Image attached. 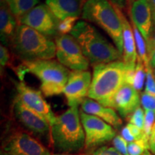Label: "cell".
Here are the masks:
<instances>
[{
  "instance_id": "d4e9b609",
  "label": "cell",
  "mask_w": 155,
  "mask_h": 155,
  "mask_svg": "<svg viewBox=\"0 0 155 155\" xmlns=\"http://www.w3.org/2000/svg\"><path fill=\"white\" fill-rule=\"evenodd\" d=\"M147 76L144 92L155 97V77L150 65L146 68Z\"/></svg>"
},
{
  "instance_id": "5bb4252c",
  "label": "cell",
  "mask_w": 155,
  "mask_h": 155,
  "mask_svg": "<svg viewBox=\"0 0 155 155\" xmlns=\"http://www.w3.org/2000/svg\"><path fill=\"white\" fill-rule=\"evenodd\" d=\"M141 96L131 85L125 83L118 91L114 98V108L123 118L129 119L131 114L140 106Z\"/></svg>"
},
{
  "instance_id": "484cf974",
  "label": "cell",
  "mask_w": 155,
  "mask_h": 155,
  "mask_svg": "<svg viewBox=\"0 0 155 155\" xmlns=\"http://www.w3.org/2000/svg\"><path fill=\"white\" fill-rule=\"evenodd\" d=\"M12 56L9 53L8 48L6 47L4 45L1 44L0 45V65H1V71L2 68L6 66L12 68Z\"/></svg>"
},
{
  "instance_id": "277c9868",
  "label": "cell",
  "mask_w": 155,
  "mask_h": 155,
  "mask_svg": "<svg viewBox=\"0 0 155 155\" xmlns=\"http://www.w3.org/2000/svg\"><path fill=\"white\" fill-rule=\"evenodd\" d=\"M9 47L22 61L53 60L56 57L55 42L27 25L19 24Z\"/></svg>"
},
{
  "instance_id": "44dd1931",
  "label": "cell",
  "mask_w": 155,
  "mask_h": 155,
  "mask_svg": "<svg viewBox=\"0 0 155 155\" xmlns=\"http://www.w3.org/2000/svg\"><path fill=\"white\" fill-rule=\"evenodd\" d=\"M17 21L38 5L40 0H5Z\"/></svg>"
},
{
  "instance_id": "7c38bea8",
  "label": "cell",
  "mask_w": 155,
  "mask_h": 155,
  "mask_svg": "<svg viewBox=\"0 0 155 155\" xmlns=\"http://www.w3.org/2000/svg\"><path fill=\"white\" fill-rule=\"evenodd\" d=\"M4 151L17 155H50V151L28 133L15 131L4 145Z\"/></svg>"
},
{
  "instance_id": "5b68a950",
  "label": "cell",
  "mask_w": 155,
  "mask_h": 155,
  "mask_svg": "<svg viewBox=\"0 0 155 155\" xmlns=\"http://www.w3.org/2000/svg\"><path fill=\"white\" fill-rule=\"evenodd\" d=\"M85 139L78 106H71L56 116L50 127V140L61 152H78L85 147Z\"/></svg>"
},
{
  "instance_id": "836d02e7",
  "label": "cell",
  "mask_w": 155,
  "mask_h": 155,
  "mask_svg": "<svg viewBox=\"0 0 155 155\" xmlns=\"http://www.w3.org/2000/svg\"><path fill=\"white\" fill-rule=\"evenodd\" d=\"M150 5L152 15V29H155V0H150Z\"/></svg>"
},
{
  "instance_id": "2e32d148",
  "label": "cell",
  "mask_w": 155,
  "mask_h": 155,
  "mask_svg": "<svg viewBox=\"0 0 155 155\" xmlns=\"http://www.w3.org/2000/svg\"><path fill=\"white\" fill-rule=\"evenodd\" d=\"M130 18L147 41L153 28L150 0L134 2L130 5Z\"/></svg>"
},
{
  "instance_id": "83f0119b",
  "label": "cell",
  "mask_w": 155,
  "mask_h": 155,
  "mask_svg": "<svg viewBox=\"0 0 155 155\" xmlns=\"http://www.w3.org/2000/svg\"><path fill=\"white\" fill-rule=\"evenodd\" d=\"M144 132L147 137L150 138L153 126L155 123V112L152 111H144Z\"/></svg>"
},
{
  "instance_id": "ffe728a7",
  "label": "cell",
  "mask_w": 155,
  "mask_h": 155,
  "mask_svg": "<svg viewBox=\"0 0 155 155\" xmlns=\"http://www.w3.org/2000/svg\"><path fill=\"white\" fill-rule=\"evenodd\" d=\"M147 70L144 63L140 58H137L135 69L127 68L126 73V83L131 85L139 92L142 90L146 82Z\"/></svg>"
},
{
  "instance_id": "9c48e42d",
  "label": "cell",
  "mask_w": 155,
  "mask_h": 155,
  "mask_svg": "<svg viewBox=\"0 0 155 155\" xmlns=\"http://www.w3.org/2000/svg\"><path fill=\"white\" fill-rule=\"evenodd\" d=\"M19 24L27 25L49 38L59 35L60 20L45 4H40L22 17Z\"/></svg>"
},
{
  "instance_id": "f1b7e54d",
  "label": "cell",
  "mask_w": 155,
  "mask_h": 155,
  "mask_svg": "<svg viewBox=\"0 0 155 155\" xmlns=\"http://www.w3.org/2000/svg\"><path fill=\"white\" fill-rule=\"evenodd\" d=\"M128 144V141L121 135H116L113 139L114 147L123 155H129Z\"/></svg>"
},
{
  "instance_id": "ab89813d",
  "label": "cell",
  "mask_w": 155,
  "mask_h": 155,
  "mask_svg": "<svg viewBox=\"0 0 155 155\" xmlns=\"http://www.w3.org/2000/svg\"><path fill=\"white\" fill-rule=\"evenodd\" d=\"M154 77H155V68H154Z\"/></svg>"
},
{
  "instance_id": "1f68e13d",
  "label": "cell",
  "mask_w": 155,
  "mask_h": 155,
  "mask_svg": "<svg viewBox=\"0 0 155 155\" xmlns=\"http://www.w3.org/2000/svg\"><path fill=\"white\" fill-rule=\"evenodd\" d=\"M115 7L122 9H126L129 6V0H109Z\"/></svg>"
},
{
  "instance_id": "8d00e7d4",
  "label": "cell",
  "mask_w": 155,
  "mask_h": 155,
  "mask_svg": "<svg viewBox=\"0 0 155 155\" xmlns=\"http://www.w3.org/2000/svg\"><path fill=\"white\" fill-rule=\"evenodd\" d=\"M136 0H129V6H130L131 4H132L134 2H135Z\"/></svg>"
},
{
  "instance_id": "52a82bcc",
  "label": "cell",
  "mask_w": 155,
  "mask_h": 155,
  "mask_svg": "<svg viewBox=\"0 0 155 155\" xmlns=\"http://www.w3.org/2000/svg\"><path fill=\"white\" fill-rule=\"evenodd\" d=\"M56 58L68 69L83 71L88 69L90 62L83 54L81 46L71 35H59L55 38Z\"/></svg>"
},
{
  "instance_id": "7402d4cb",
  "label": "cell",
  "mask_w": 155,
  "mask_h": 155,
  "mask_svg": "<svg viewBox=\"0 0 155 155\" xmlns=\"http://www.w3.org/2000/svg\"><path fill=\"white\" fill-rule=\"evenodd\" d=\"M149 138L146 135L141 139L129 142L128 144V154L129 155H144L150 150Z\"/></svg>"
},
{
  "instance_id": "6da1fadb",
  "label": "cell",
  "mask_w": 155,
  "mask_h": 155,
  "mask_svg": "<svg viewBox=\"0 0 155 155\" xmlns=\"http://www.w3.org/2000/svg\"><path fill=\"white\" fill-rule=\"evenodd\" d=\"M71 35L78 42L93 66L122 61V55L116 46L86 21H78Z\"/></svg>"
},
{
  "instance_id": "d590c367",
  "label": "cell",
  "mask_w": 155,
  "mask_h": 155,
  "mask_svg": "<svg viewBox=\"0 0 155 155\" xmlns=\"http://www.w3.org/2000/svg\"><path fill=\"white\" fill-rule=\"evenodd\" d=\"M1 155H17V154H14V153L6 152V151L2 150V152H1Z\"/></svg>"
},
{
  "instance_id": "f546056e",
  "label": "cell",
  "mask_w": 155,
  "mask_h": 155,
  "mask_svg": "<svg viewBox=\"0 0 155 155\" xmlns=\"http://www.w3.org/2000/svg\"><path fill=\"white\" fill-rule=\"evenodd\" d=\"M84 155H123L119 151L112 147H101L94 150V152L88 154Z\"/></svg>"
},
{
  "instance_id": "e0dca14e",
  "label": "cell",
  "mask_w": 155,
  "mask_h": 155,
  "mask_svg": "<svg viewBox=\"0 0 155 155\" xmlns=\"http://www.w3.org/2000/svg\"><path fill=\"white\" fill-rule=\"evenodd\" d=\"M81 111L100 118L114 128L118 129L122 125V120L114 108L102 105L96 101L89 98H87L81 104Z\"/></svg>"
},
{
  "instance_id": "8992f818",
  "label": "cell",
  "mask_w": 155,
  "mask_h": 155,
  "mask_svg": "<svg viewBox=\"0 0 155 155\" xmlns=\"http://www.w3.org/2000/svg\"><path fill=\"white\" fill-rule=\"evenodd\" d=\"M82 19L102 29L123 53V28L116 7L109 0H84Z\"/></svg>"
},
{
  "instance_id": "3957f363",
  "label": "cell",
  "mask_w": 155,
  "mask_h": 155,
  "mask_svg": "<svg viewBox=\"0 0 155 155\" xmlns=\"http://www.w3.org/2000/svg\"><path fill=\"white\" fill-rule=\"evenodd\" d=\"M127 67L122 61L99 64L94 66L89 98L114 108V98L126 83Z\"/></svg>"
},
{
  "instance_id": "ac0fdd59",
  "label": "cell",
  "mask_w": 155,
  "mask_h": 155,
  "mask_svg": "<svg viewBox=\"0 0 155 155\" xmlns=\"http://www.w3.org/2000/svg\"><path fill=\"white\" fill-rule=\"evenodd\" d=\"M19 22L5 0L0 5V37L2 44L9 47L16 32Z\"/></svg>"
},
{
  "instance_id": "ba28073f",
  "label": "cell",
  "mask_w": 155,
  "mask_h": 155,
  "mask_svg": "<svg viewBox=\"0 0 155 155\" xmlns=\"http://www.w3.org/2000/svg\"><path fill=\"white\" fill-rule=\"evenodd\" d=\"M81 123L85 132V148L91 150L94 147L113 140L116 136L115 129L97 116L80 111Z\"/></svg>"
},
{
  "instance_id": "7a4b0ae2",
  "label": "cell",
  "mask_w": 155,
  "mask_h": 155,
  "mask_svg": "<svg viewBox=\"0 0 155 155\" xmlns=\"http://www.w3.org/2000/svg\"><path fill=\"white\" fill-rule=\"evenodd\" d=\"M13 70L19 78H23L27 73L36 76L40 81V91L46 97L63 94L71 71L55 60H39L22 61Z\"/></svg>"
},
{
  "instance_id": "4dcf8cb0",
  "label": "cell",
  "mask_w": 155,
  "mask_h": 155,
  "mask_svg": "<svg viewBox=\"0 0 155 155\" xmlns=\"http://www.w3.org/2000/svg\"><path fill=\"white\" fill-rule=\"evenodd\" d=\"M146 42L147 54H148V57L150 58V56L152 55L153 52L155 51V29H152L150 35Z\"/></svg>"
},
{
  "instance_id": "9a60e30c",
  "label": "cell",
  "mask_w": 155,
  "mask_h": 155,
  "mask_svg": "<svg viewBox=\"0 0 155 155\" xmlns=\"http://www.w3.org/2000/svg\"><path fill=\"white\" fill-rule=\"evenodd\" d=\"M118 14L121 19L123 28V53L122 61L128 69H135L138 54L136 47L134 36L131 22L124 13L122 9L116 7Z\"/></svg>"
},
{
  "instance_id": "603a6c76",
  "label": "cell",
  "mask_w": 155,
  "mask_h": 155,
  "mask_svg": "<svg viewBox=\"0 0 155 155\" xmlns=\"http://www.w3.org/2000/svg\"><path fill=\"white\" fill-rule=\"evenodd\" d=\"M79 17H69L60 21L58 31L60 35H68L74 28Z\"/></svg>"
},
{
  "instance_id": "f35d334b",
  "label": "cell",
  "mask_w": 155,
  "mask_h": 155,
  "mask_svg": "<svg viewBox=\"0 0 155 155\" xmlns=\"http://www.w3.org/2000/svg\"><path fill=\"white\" fill-rule=\"evenodd\" d=\"M144 155H152V154H151L150 153V152H149V151H148V152H147V153H145Z\"/></svg>"
},
{
  "instance_id": "e575fe53",
  "label": "cell",
  "mask_w": 155,
  "mask_h": 155,
  "mask_svg": "<svg viewBox=\"0 0 155 155\" xmlns=\"http://www.w3.org/2000/svg\"><path fill=\"white\" fill-rule=\"evenodd\" d=\"M150 59V65L152 68H155V51L152 53V55L149 58Z\"/></svg>"
},
{
  "instance_id": "4316f807",
  "label": "cell",
  "mask_w": 155,
  "mask_h": 155,
  "mask_svg": "<svg viewBox=\"0 0 155 155\" xmlns=\"http://www.w3.org/2000/svg\"><path fill=\"white\" fill-rule=\"evenodd\" d=\"M141 104L144 111L155 112V97L144 91L141 94Z\"/></svg>"
},
{
  "instance_id": "d6a6232c",
  "label": "cell",
  "mask_w": 155,
  "mask_h": 155,
  "mask_svg": "<svg viewBox=\"0 0 155 155\" xmlns=\"http://www.w3.org/2000/svg\"><path fill=\"white\" fill-rule=\"evenodd\" d=\"M149 144H150V150L151 152L155 154V123L152 127V132L149 139Z\"/></svg>"
},
{
  "instance_id": "8fae6325",
  "label": "cell",
  "mask_w": 155,
  "mask_h": 155,
  "mask_svg": "<svg viewBox=\"0 0 155 155\" xmlns=\"http://www.w3.org/2000/svg\"><path fill=\"white\" fill-rule=\"evenodd\" d=\"M92 75L88 71L70 72L68 79L63 90L68 105L78 106L86 99L88 96Z\"/></svg>"
},
{
  "instance_id": "74e56055",
  "label": "cell",
  "mask_w": 155,
  "mask_h": 155,
  "mask_svg": "<svg viewBox=\"0 0 155 155\" xmlns=\"http://www.w3.org/2000/svg\"><path fill=\"white\" fill-rule=\"evenodd\" d=\"M54 155H72V154H54Z\"/></svg>"
},
{
  "instance_id": "cb8c5ba5",
  "label": "cell",
  "mask_w": 155,
  "mask_h": 155,
  "mask_svg": "<svg viewBox=\"0 0 155 155\" xmlns=\"http://www.w3.org/2000/svg\"><path fill=\"white\" fill-rule=\"evenodd\" d=\"M144 118H145V111L144 108L139 106L134 111V113L131 114L129 117V123L135 125L141 130L144 131Z\"/></svg>"
},
{
  "instance_id": "d6986e66",
  "label": "cell",
  "mask_w": 155,
  "mask_h": 155,
  "mask_svg": "<svg viewBox=\"0 0 155 155\" xmlns=\"http://www.w3.org/2000/svg\"><path fill=\"white\" fill-rule=\"evenodd\" d=\"M84 0H45V5L60 21L82 14Z\"/></svg>"
},
{
  "instance_id": "30bf717a",
  "label": "cell",
  "mask_w": 155,
  "mask_h": 155,
  "mask_svg": "<svg viewBox=\"0 0 155 155\" xmlns=\"http://www.w3.org/2000/svg\"><path fill=\"white\" fill-rule=\"evenodd\" d=\"M15 87L17 93V98L27 107L42 116L51 127L56 116L50 104L44 98L41 91L29 86L24 81L15 82Z\"/></svg>"
},
{
  "instance_id": "4fadbf2b",
  "label": "cell",
  "mask_w": 155,
  "mask_h": 155,
  "mask_svg": "<svg viewBox=\"0 0 155 155\" xmlns=\"http://www.w3.org/2000/svg\"><path fill=\"white\" fill-rule=\"evenodd\" d=\"M13 108L17 119L31 132L37 135L49 133L50 135V124L42 116L24 105L17 97L15 98Z\"/></svg>"
}]
</instances>
